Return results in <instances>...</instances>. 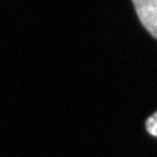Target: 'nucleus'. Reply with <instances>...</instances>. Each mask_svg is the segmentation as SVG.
<instances>
[{
    "mask_svg": "<svg viewBox=\"0 0 157 157\" xmlns=\"http://www.w3.org/2000/svg\"><path fill=\"white\" fill-rule=\"evenodd\" d=\"M132 3L143 26L157 39V0H133Z\"/></svg>",
    "mask_w": 157,
    "mask_h": 157,
    "instance_id": "1",
    "label": "nucleus"
},
{
    "mask_svg": "<svg viewBox=\"0 0 157 157\" xmlns=\"http://www.w3.org/2000/svg\"><path fill=\"white\" fill-rule=\"evenodd\" d=\"M146 128L149 134L157 137V112L147 119L146 121Z\"/></svg>",
    "mask_w": 157,
    "mask_h": 157,
    "instance_id": "2",
    "label": "nucleus"
}]
</instances>
